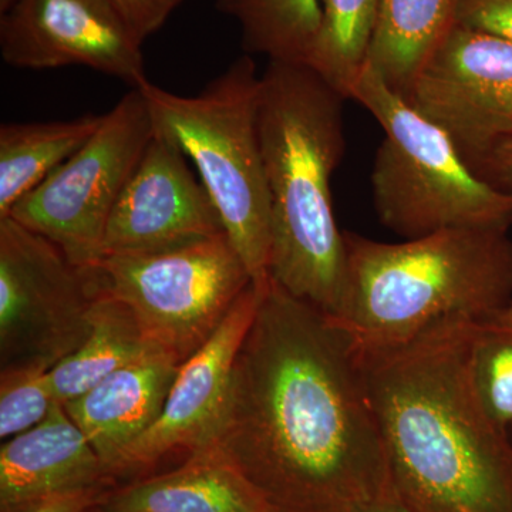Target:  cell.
Returning <instances> with one entry per match:
<instances>
[{
    "label": "cell",
    "instance_id": "obj_2",
    "mask_svg": "<svg viewBox=\"0 0 512 512\" xmlns=\"http://www.w3.org/2000/svg\"><path fill=\"white\" fill-rule=\"evenodd\" d=\"M474 316L359 346L397 494L413 512H512V439L471 382Z\"/></svg>",
    "mask_w": 512,
    "mask_h": 512
},
{
    "label": "cell",
    "instance_id": "obj_25",
    "mask_svg": "<svg viewBox=\"0 0 512 512\" xmlns=\"http://www.w3.org/2000/svg\"><path fill=\"white\" fill-rule=\"evenodd\" d=\"M113 488L116 487L96 485V487L40 495L22 503L0 508V512H89L103 503L104 498Z\"/></svg>",
    "mask_w": 512,
    "mask_h": 512
},
{
    "label": "cell",
    "instance_id": "obj_15",
    "mask_svg": "<svg viewBox=\"0 0 512 512\" xmlns=\"http://www.w3.org/2000/svg\"><path fill=\"white\" fill-rule=\"evenodd\" d=\"M96 485L119 487L62 403L0 447V508Z\"/></svg>",
    "mask_w": 512,
    "mask_h": 512
},
{
    "label": "cell",
    "instance_id": "obj_29",
    "mask_svg": "<svg viewBox=\"0 0 512 512\" xmlns=\"http://www.w3.org/2000/svg\"><path fill=\"white\" fill-rule=\"evenodd\" d=\"M13 3H15V0H0V12H6Z\"/></svg>",
    "mask_w": 512,
    "mask_h": 512
},
{
    "label": "cell",
    "instance_id": "obj_27",
    "mask_svg": "<svg viewBox=\"0 0 512 512\" xmlns=\"http://www.w3.org/2000/svg\"><path fill=\"white\" fill-rule=\"evenodd\" d=\"M481 177L512 192V146H505L487 165Z\"/></svg>",
    "mask_w": 512,
    "mask_h": 512
},
{
    "label": "cell",
    "instance_id": "obj_20",
    "mask_svg": "<svg viewBox=\"0 0 512 512\" xmlns=\"http://www.w3.org/2000/svg\"><path fill=\"white\" fill-rule=\"evenodd\" d=\"M237 20L242 47L269 62H308L323 22V0H217Z\"/></svg>",
    "mask_w": 512,
    "mask_h": 512
},
{
    "label": "cell",
    "instance_id": "obj_7",
    "mask_svg": "<svg viewBox=\"0 0 512 512\" xmlns=\"http://www.w3.org/2000/svg\"><path fill=\"white\" fill-rule=\"evenodd\" d=\"M94 266L104 291L126 303L148 342L180 365L254 282L227 234L161 254L104 256Z\"/></svg>",
    "mask_w": 512,
    "mask_h": 512
},
{
    "label": "cell",
    "instance_id": "obj_11",
    "mask_svg": "<svg viewBox=\"0 0 512 512\" xmlns=\"http://www.w3.org/2000/svg\"><path fill=\"white\" fill-rule=\"evenodd\" d=\"M0 53L9 66H84L137 89L147 82L143 43L107 0H15L0 19Z\"/></svg>",
    "mask_w": 512,
    "mask_h": 512
},
{
    "label": "cell",
    "instance_id": "obj_28",
    "mask_svg": "<svg viewBox=\"0 0 512 512\" xmlns=\"http://www.w3.org/2000/svg\"><path fill=\"white\" fill-rule=\"evenodd\" d=\"M355 512H413L407 507L406 503L400 498V495L394 493L389 495V497H384L382 500L375 501V503H370L365 505V507H360L359 510Z\"/></svg>",
    "mask_w": 512,
    "mask_h": 512
},
{
    "label": "cell",
    "instance_id": "obj_21",
    "mask_svg": "<svg viewBox=\"0 0 512 512\" xmlns=\"http://www.w3.org/2000/svg\"><path fill=\"white\" fill-rule=\"evenodd\" d=\"M379 0H323V22L308 64L350 99L369 56Z\"/></svg>",
    "mask_w": 512,
    "mask_h": 512
},
{
    "label": "cell",
    "instance_id": "obj_1",
    "mask_svg": "<svg viewBox=\"0 0 512 512\" xmlns=\"http://www.w3.org/2000/svg\"><path fill=\"white\" fill-rule=\"evenodd\" d=\"M205 448L275 512H355L397 493L355 338L271 276Z\"/></svg>",
    "mask_w": 512,
    "mask_h": 512
},
{
    "label": "cell",
    "instance_id": "obj_4",
    "mask_svg": "<svg viewBox=\"0 0 512 512\" xmlns=\"http://www.w3.org/2000/svg\"><path fill=\"white\" fill-rule=\"evenodd\" d=\"M345 285L333 316L360 346L387 348L454 315L512 301L507 227L447 228L400 244L343 232Z\"/></svg>",
    "mask_w": 512,
    "mask_h": 512
},
{
    "label": "cell",
    "instance_id": "obj_23",
    "mask_svg": "<svg viewBox=\"0 0 512 512\" xmlns=\"http://www.w3.org/2000/svg\"><path fill=\"white\" fill-rule=\"evenodd\" d=\"M46 367L28 365L0 369V437L9 440L49 416L57 400Z\"/></svg>",
    "mask_w": 512,
    "mask_h": 512
},
{
    "label": "cell",
    "instance_id": "obj_12",
    "mask_svg": "<svg viewBox=\"0 0 512 512\" xmlns=\"http://www.w3.org/2000/svg\"><path fill=\"white\" fill-rule=\"evenodd\" d=\"M181 148L154 133L107 222L104 256L174 251L227 234Z\"/></svg>",
    "mask_w": 512,
    "mask_h": 512
},
{
    "label": "cell",
    "instance_id": "obj_5",
    "mask_svg": "<svg viewBox=\"0 0 512 512\" xmlns=\"http://www.w3.org/2000/svg\"><path fill=\"white\" fill-rule=\"evenodd\" d=\"M259 86L254 59L245 55L195 96L168 92L150 80L137 87L154 131L174 141L194 163L256 285L269 279L272 244L271 195L258 131Z\"/></svg>",
    "mask_w": 512,
    "mask_h": 512
},
{
    "label": "cell",
    "instance_id": "obj_14",
    "mask_svg": "<svg viewBox=\"0 0 512 512\" xmlns=\"http://www.w3.org/2000/svg\"><path fill=\"white\" fill-rule=\"evenodd\" d=\"M180 366L173 356L153 349L63 404L99 454L109 476L117 458L163 413Z\"/></svg>",
    "mask_w": 512,
    "mask_h": 512
},
{
    "label": "cell",
    "instance_id": "obj_16",
    "mask_svg": "<svg viewBox=\"0 0 512 512\" xmlns=\"http://www.w3.org/2000/svg\"><path fill=\"white\" fill-rule=\"evenodd\" d=\"M109 512H275L254 485L211 448L181 466L113 488Z\"/></svg>",
    "mask_w": 512,
    "mask_h": 512
},
{
    "label": "cell",
    "instance_id": "obj_17",
    "mask_svg": "<svg viewBox=\"0 0 512 512\" xmlns=\"http://www.w3.org/2000/svg\"><path fill=\"white\" fill-rule=\"evenodd\" d=\"M456 23L457 0H379L366 66L404 96Z\"/></svg>",
    "mask_w": 512,
    "mask_h": 512
},
{
    "label": "cell",
    "instance_id": "obj_13",
    "mask_svg": "<svg viewBox=\"0 0 512 512\" xmlns=\"http://www.w3.org/2000/svg\"><path fill=\"white\" fill-rule=\"evenodd\" d=\"M262 286L252 282L215 335L180 366L161 416L111 467L117 485L150 476L170 454L184 451L190 456L210 444L238 350L261 302Z\"/></svg>",
    "mask_w": 512,
    "mask_h": 512
},
{
    "label": "cell",
    "instance_id": "obj_24",
    "mask_svg": "<svg viewBox=\"0 0 512 512\" xmlns=\"http://www.w3.org/2000/svg\"><path fill=\"white\" fill-rule=\"evenodd\" d=\"M140 43L163 28L185 0H107Z\"/></svg>",
    "mask_w": 512,
    "mask_h": 512
},
{
    "label": "cell",
    "instance_id": "obj_26",
    "mask_svg": "<svg viewBox=\"0 0 512 512\" xmlns=\"http://www.w3.org/2000/svg\"><path fill=\"white\" fill-rule=\"evenodd\" d=\"M457 23L512 42V0H457Z\"/></svg>",
    "mask_w": 512,
    "mask_h": 512
},
{
    "label": "cell",
    "instance_id": "obj_22",
    "mask_svg": "<svg viewBox=\"0 0 512 512\" xmlns=\"http://www.w3.org/2000/svg\"><path fill=\"white\" fill-rule=\"evenodd\" d=\"M471 382L488 416L512 427V301L476 319Z\"/></svg>",
    "mask_w": 512,
    "mask_h": 512
},
{
    "label": "cell",
    "instance_id": "obj_9",
    "mask_svg": "<svg viewBox=\"0 0 512 512\" xmlns=\"http://www.w3.org/2000/svg\"><path fill=\"white\" fill-rule=\"evenodd\" d=\"M103 292L96 266L74 265L43 235L0 220V369L59 365L89 335Z\"/></svg>",
    "mask_w": 512,
    "mask_h": 512
},
{
    "label": "cell",
    "instance_id": "obj_30",
    "mask_svg": "<svg viewBox=\"0 0 512 512\" xmlns=\"http://www.w3.org/2000/svg\"><path fill=\"white\" fill-rule=\"evenodd\" d=\"M89 512H109V511L103 510V508H101L100 504H99V505H97V507L92 508V510H90Z\"/></svg>",
    "mask_w": 512,
    "mask_h": 512
},
{
    "label": "cell",
    "instance_id": "obj_8",
    "mask_svg": "<svg viewBox=\"0 0 512 512\" xmlns=\"http://www.w3.org/2000/svg\"><path fill=\"white\" fill-rule=\"evenodd\" d=\"M154 133L146 99L131 90L8 218L52 241L74 265H96L111 211Z\"/></svg>",
    "mask_w": 512,
    "mask_h": 512
},
{
    "label": "cell",
    "instance_id": "obj_3",
    "mask_svg": "<svg viewBox=\"0 0 512 512\" xmlns=\"http://www.w3.org/2000/svg\"><path fill=\"white\" fill-rule=\"evenodd\" d=\"M343 100L308 64L269 62L261 74L258 131L271 195L269 276L335 316L346 247L330 180L345 151Z\"/></svg>",
    "mask_w": 512,
    "mask_h": 512
},
{
    "label": "cell",
    "instance_id": "obj_6",
    "mask_svg": "<svg viewBox=\"0 0 512 512\" xmlns=\"http://www.w3.org/2000/svg\"><path fill=\"white\" fill-rule=\"evenodd\" d=\"M350 99L383 128L372 171L380 222L406 239L447 228L507 227L512 192L478 175L450 137L365 67Z\"/></svg>",
    "mask_w": 512,
    "mask_h": 512
},
{
    "label": "cell",
    "instance_id": "obj_18",
    "mask_svg": "<svg viewBox=\"0 0 512 512\" xmlns=\"http://www.w3.org/2000/svg\"><path fill=\"white\" fill-rule=\"evenodd\" d=\"M101 116L0 127V220L93 136Z\"/></svg>",
    "mask_w": 512,
    "mask_h": 512
},
{
    "label": "cell",
    "instance_id": "obj_19",
    "mask_svg": "<svg viewBox=\"0 0 512 512\" xmlns=\"http://www.w3.org/2000/svg\"><path fill=\"white\" fill-rule=\"evenodd\" d=\"M153 349L126 303L104 291L94 303L89 335L49 372L53 394L59 403L70 402Z\"/></svg>",
    "mask_w": 512,
    "mask_h": 512
},
{
    "label": "cell",
    "instance_id": "obj_10",
    "mask_svg": "<svg viewBox=\"0 0 512 512\" xmlns=\"http://www.w3.org/2000/svg\"><path fill=\"white\" fill-rule=\"evenodd\" d=\"M403 97L483 174L512 141V42L456 23Z\"/></svg>",
    "mask_w": 512,
    "mask_h": 512
},
{
    "label": "cell",
    "instance_id": "obj_31",
    "mask_svg": "<svg viewBox=\"0 0 512 512\" xmlns=\"http://www.w3.org/2000/svg\"><path fill=\"white\" fill-rule=\"evenodd\" d=\"M507 146H512V141H510V143H508ZM503 148H501V150H503Z\"/></svg>",
    "mask_w": 512,
    "mask_h": 512
}]
</instances>
